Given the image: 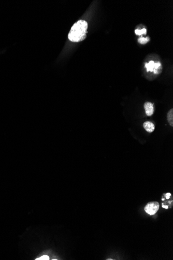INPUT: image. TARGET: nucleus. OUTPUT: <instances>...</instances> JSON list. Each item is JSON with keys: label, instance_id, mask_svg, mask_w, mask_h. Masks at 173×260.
Here are the masks:
<instances>
[{"label": "nucleus", "instance_id": "f257e3e1", "mask_svg": "<svg viewBox=\"0 0 173 260\" xmlns=\"http://www.w3.org/2000/svg\"><path fill=\"white\" fill-rule=\"evenodd\" d=\"M88 24L86 21L79 20L72 27L68 34L69 40L72 42H80L86 39Z\"/></svg>", "mask_w": 173, "mask_h": 260}, {"label": "nucleus", "instance_id": "f03ea898", "mask_svg": "<svg viewBox=\"0 0 173 260\" xmlns=\"http://www.w3.org/2000/svg\"><path fill=\"white\" fill-rule=\"evenodd\" d=\"M145 67L147 72H153L155 74L160 73L161 71V64L160 62H155L150 61L148 63H145Z\"/></svg>", "mask_w": 173, "mask_h": 260}, {"label": "nucleus", "instance_id": "7ed1b4c3", "mask_svg": "<svg viewBox=\"0 0 173 260\" xmlns=\"http://www.w3.org/2000/svg\"><path fill=\"white\" fill-rule=\"evenodd\" d=\"M159 203L157 202H151L148 203L145 207V212L150 215H155L159 209Z\"/></svg>", "mask_w": 173, "mask_h": 260}, {"label": "nucleus", "instance_id": "20e7f679", "mask_svg": "<svg viewBox=\"0 0 173 260\" xmlns=\"http://www.w3.org/2000/svg\"><path fill=\"white\" fill-rule=\"evenodd\" d=\"M144 106L146 115L148 116H151L154 112L153 104L150 102H147L144 104Z\"/></svg>", "mask_w": 173, "mask_h": 260}, {"label": "nucleus", "instance_id": "39448f33", "mask_svg": "<svg viewBox=\"0 0 173 260\" xmlns=\"http://www.w3.org/2000/svg\"><path fill=\"white\" fill-rule=\"evenodd\" d=\"M143 127L144 129L148 132H153L155 130V127L154 124L151 121H146L143 124Z\"/></svg>", "mask_w": 173, "mask_h": 260}, {"label": "nucleus", "instance_id": "423d86ee", "mask_svg": "<svg viewBox=\"0 0 173 260\" xmlns=\"http://www.w3.org/2000/svg\"><path fill=\"white\" fill-rule=\"evenodd\" d=\"M168 121L171 126H173V109H172L168 111Z\"/></svg>", "mask_w": 173, "mask_h": 260}, {"label": "nucleus", "instance_id": "0eeeda50", "mask_svg": "<svg viewBox=\"0 0 173 260\" xmlns=\"http://www.w3.org/2000/svg\"><path fill=\"white\" fill-rule=\"evenodd\" d=\"M149 40H150V38H149V37L144 38L142 36H141V37L138 38V43H140L141 44H146L148 43Z\"/></svg>", "mask_w": 173, "mask_h": 260}, {"label": "nucleus", "instance_id": "6e6552de", "mask_svg": "<svg viewBox=\"0 0 173 260\" xmlns=\"http://www.w3.org/2000/svg\"><path fill=\"white\" fill-rule=\"evenodd\" d=\"M135 33L136 35L139 36L146 35V34H147V30L145 28H143V29H142V30L136 29L135 30Z\"/></svg>", "mask_w": 173, "mask_h": 260}, {"label": "nucleus", "instance_id": "1a4fd4ad", "mask_svg": "<svg viewBox=\"0 0 173 260\" xmlns=\"http://www.w3.org/2000/svg\"><path fill=\"white\" fill-rule=\"evenodd\" d=\"M36 260H49V257L47 255H43L41 257V258H37L36 259Z\"/></svg>", "mask_w": 173, "mask_h": 260}, {"label": "nucleus", "instance_id": "9d476101", "mask_svg": "<svg viewBox=\"0 0 173 260\" xmlns=\"http://www.w3.org/2000/svg\"><path fill=\"white\" fill-rule=\"evenodd\" d=\"M162 207H163V208H165V209H168V206H166V205H164V204H163V205H162Z\"/></svg>", "mask_w": 173, "mask_h": 260}]
</instances>
